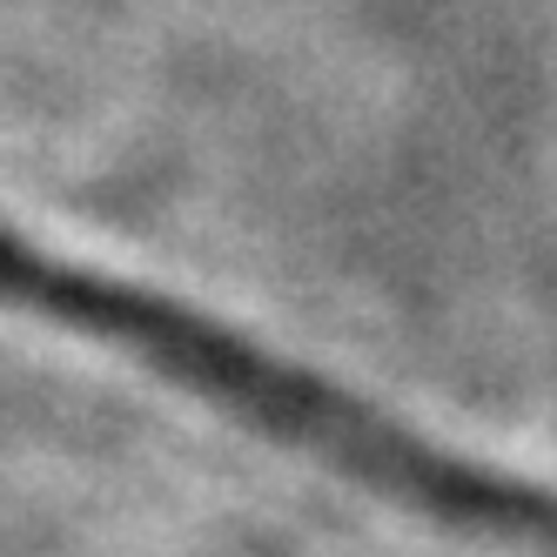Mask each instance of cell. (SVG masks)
I'll return each mask as SVG.
<instances>
[{
    "label": "cell",
    "instance_id": "6da1fadb",
    "mask_svg": "<svg viewBox=\"0 0 557 557\" xmlns=\"http://www.w3.org/2000/svg\"><path fill=\"white\" fill-rule=\"evenodd\" d=\"M0 309L128 356L148 376L202 396L209 410L249 423L269 444L330 463L349 484H363L417 517L510 544L524 557H557V491L550 484L436 444L417 423L343 389L336 376L275 356L262 336L228 330L222 315L188 309L154 283L61 256L14 222H0Z\"/></svg>",
    "mask_w": 557,
    "mask_h": 557
}]
</instances>
